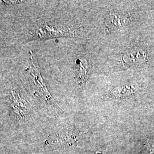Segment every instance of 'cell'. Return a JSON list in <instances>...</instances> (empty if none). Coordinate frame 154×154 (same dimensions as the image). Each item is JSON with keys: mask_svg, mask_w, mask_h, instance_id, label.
Returning <instances> with one entry per match:
<instances>
[{"mask_svg": "<svg viewBox=\"0 0 154 154\" xmlns=\"http://www.w3.org/2000/svg\"><path fill=\"white\" fill-rule=\"evenodd\" d=\"M75 79L79 86L86 82L90 70L89 61L86 58H78L75 61Z\"/></svg>", "mask_w": 154, "mask_h": 154, "instance_id": "obj_7", "label": "cell"}, {"mask_svg": "<svg viewBox=\"0 0 154 154\" xmlns=\"http://www.w3.org/2000/svg\"><path fill=\"white\" fill-rule=\"evenodd\" d=\"M2 1L6 5H17L18 4H21L23 2H25L22 1Z\"/></svg>", "mask_w": 154, "mask_h": 154, "instance_id": "obj_10", "label": "cell"}, {"mask_svg": "<svg viewBox=\"0 0 154 154\" xmlns=\"http://www.w3.org/2000/svg\"><path fill=\"white\" fill-rule=\"evenodd\" d=\"M10 112L11 118L17 123H22L30 111L29 104L20 88L13 85L9 91Z\"/></svg>", "mask_w": 154, "mask_h": 154, "instance_id": "obj_3", "label": "cell"}, {"mask_svg": "<svg viewBox=\"0 0 154 154\" xmlns=\"http://www.w3.org/2000/svg\"><path fill=\"white\" fill-rule=\"evenodd\" d=\"M135 18L130 11H112L105 17V30L107 33H114L131 23Z\"/></svg>", "mask_w": 154, "mask_h": 154, "instance_id": "obj_4", "label": "cell"}, {"mask_svg": "<svg viewBox=\"0 0 154 154\" xmlns=\"http://www.w3.org/2000/svg\"><path fill=\"white\" fill-rule=\"evenodd\" d=\"M149 59L146 48L142 45H137L127 50L122 57V65L128 69L144 65Z\"/></svg>", "mask_w": 154, "mask_h": 154, "instance_id": "obj_5", "label": "cell"}, {"mask_svg": "<svg viewBox=\"0 0 154 154\" xmlns=\"http://www.w3.org/2000/svg\"><path fill=\"white\" fill-rule=\"evenodd\" d=\"M143 154H154V146L149 144L145 146V149L143 151Z\"/></svg>", "mask_w": 154, "mask_h": 154, "instance_id": "obj_9", "label": "cell"}, {"mask_svg": "<svg viewBox=\"0 0 154 154\" xmlns=\"http://www.w3.org/2000/svg\"><path fill=\"white\" fill-rule=\"evenodd\" d=\"M140 89L134 84H124L117 86L111 89L108 97L112 99H124L137 93Z\"/></svg>", "mask_w": 154, "mask_h": 154, "instance_id": "obj_6", "label": "cell"}, {"mask_svg": "<svg viewBox=\"0 0 154 154\" xmlns=\"http://www.w3.org/2000/svg\"><path fill=\"white\" fill-rule=\"evenodd\" d=\"M80 26L70 25L63 22L47 21L38 23L29 30L28 41L62 37H75L81 31Z\"/></svg>", "mask_w": 154, "mask_h": 154, "instance_id": "obj_1", "label": "cell"}, {"mask_svg": "<svg viewBox=\"0 0 154 154\" xmlns=\"http://www.w3.org/2000/svg\"><path fill=\"white\" fill-rule=\"evenodd\" d=\"M28 81L33 93L45 104L53 107L56 112L61 109L51 95L39 70L38 65L30 50L29 52V65L26 69Z\"/></svg>", "mask_w": 154, "mask_h": 154, "instance_id": "obj_2", "label": "cell"}, {"mask_svg": "<svg viewBox=\"0 0 154 154\" xmlns=\"http://www.w3.org/2000/svg\"><path fill=\"white\" fill-rule=\"evenodd\" d=\"M95 154H103L102 153H101V152H97Z\"/></svg>", "mask_w": 154, "mask_h": 154, "instance_id": "obj_11", "label": "cell"}, {"mask_svg": "<svg viewBox=\"0 0 154 154\" xmlns=\"http://www.w3.org/2000/svg\"><path fill=\"white\" fill-rule=\"evenodd\" d=\"M56 142H60L61 143H66L69 145H72L76 143V136L72 132H66L59 135L58 138L55 140Z\"/></svg>", "mask_w": 154, "mask_h": 154, "instance_id": "obj_8", "label": "cell"}]
</instances>
